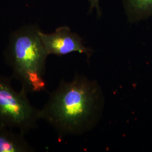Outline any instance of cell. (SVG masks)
Segmentation results:
<instances>
[{"instance_id":"3957f363","label":"cell","mask_w":152,"mask_h":152,"mask_svg":"<svg viewBox=\"0 0 152 152\" xmlns=\"http://www.w3.org/2000/svg\"><path fill=\"white\" fill-rule=\"evenodd\" d=\"M11 79L0 75V125L26 135L37 127L40 109L30 103L25 88L14 90Z\"/></svg>"},{"instance_id":"8992f818","label":"cell","mask_w":152,"mask_h":152,"mask_svg":"<svg viewBox=\"0 0 152 152\" xmlns=\"http://www.w3.org/2000/svg\"><path fill=\"white\" fill-rule=\"evenodd\" d=\"M122 4L131 24L152 19V0H122Z\"/></svg>"},{"instance_id":"277c9868","label":"cell","mask_w":152,"mask_h":152,"mask_svg":"<svg viewBox=\"0 0 152 152\" xmlns=\"http://www.w3.org/2000/svg\"><path fill=\"white\" fill-rule=\"evenodd\" d=\"M39 36L48 55L64 56L71 53L78 52L84 54L89 60L93 51L84 46L81 37L71 31L68 26L57 28L51 33H46L40 30Z\"/></svg>"},{"instance_id":"7a4b0ae2","label":"cell","mask_w":152,"mask_h":152,"mask_svg":"<svg viewBox=\"0 0 152 152\" xmlns=\"http://www.w3.org/2000/svg\"><path fill=\"white\" fill-rule=\"evenodd\" d=\"M37 24L23 25L11 33L4 51L6 64L12 71V78L20 82L28 93L46 90L44 80L47 54Z\"/></svg>"},{"instance_id":"6da1fadb","label":"cell","mask_w":152,"mask_h":152,"mask_svg":"<svg viewBox=\"0 0 152 152\" xmlns=\"http://www.w3.org/2000/svg\"><path fill=\"white\" fill-rule=\"evenodd\" d=\"M104 99L98 83L76 75L62 80L40 109V120L53 126L60 136L80 135L91 130L100 119Z\"/></svg>"},{"instance_id":"5b68a950","label":"cell","mask_w":152,"mask_h":152,"mask_svg":"<svg viewBox=\"0 0 152 152\" xmlns=\"http://www.w3.org/2000/svg\"><path fill=\"white\" fill-rule=\"evenodd\" d=\"M0 125V152H32L35 150L23 133Z\"/></svg>"},{"instance_id":"52a82bcc","label":"cell","mask_w":152,"mask_h":152,"mask_svg":"<svg viewBox=\"0 0 152 152\" xmlns=\"http://www.w3.org/2000/svg\"><path fill=\"white\" fill-rule=\"evenodd\" d=\"M89 4V12L91 13L93 10H95L98 16L102 14L101 9L100 7V0H87Z\"/></svg>"}]
</instances>
